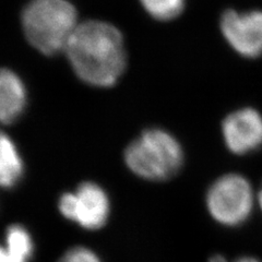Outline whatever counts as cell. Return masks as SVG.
Instances as JSON below:
<instances>
[{
	"instance_id": "8",
	"label": "cell",
	"mask_w": 262,
	"mask_h": 262,
	"mask_svg": "<svg viewBox=\"0 0 262 262\" xmlns=\"http://www.w3.org/2000/svg\"><path fill=\"white\" fill-rule=\"evenodd\" d=\"M28 104L27 88L14 71L4 68L0 75V119L11 125L23 114Z\"/></svg>"
},
{
	"instance_id": "3",
	"label": "cell",
	"mask_w": 262,
	"mask_h": 262,
	"mask_svg": "<svg viewBox=\"0 0 262 262\" xmlns=\"http://www.w3.org/2000/svg\"><path fill=\"white\" fill-rule=\"evenodd\" d=\"M127 167L138 177L164 182L183 167L185 154L177 139L161 128H150L129 143L124 153Z\"/></svg>"
},
{
	"instance_id": "14",
	"label": "cell",
	"mask_w": 262,
	"mask_h": 262,
	"mask_svg": "<svg viewBox=\"0 0 262 262\" xmlns=\"http://www.w3.org/2000/svg\"><path fill=\"white\" fill-rule=\"evenodd\" d=\"M258 201H259V206H260V208L262 210V188H261V190H260L259 195H258Z\"/></svg>"
},
{
	"instance_id": "5",
	"label": "cell",
	"mask_w": 262,
	"mask_h": 262,
	"mask_svg": "<svg viewBox=\"0 0 262 262\" xmlns=\"http://www.w3.org/2000/svg\"><path fill=\"white\" fill-rule=\"evenodd\" d=\"M61 215L86 229H98L108 219L111 204L103 188L92 182L82 183L76 191L64 192L58 201Z\"/></svg>"
},
{
	"instance_id": "4",
	"label": "cell",
	"mask_w": 262,
	"mask_h": 262,
	"mask_svg": "<svg viewBox=\"0 0 262 262\" xmlns=\"http://www.w3.org/2000/svg\"><path fill=\"white\" fill-rule=\"evenodd\" d=\"M206 203L209 213L216 222L225 226H238L251 214L252 188L244 176L226 174L211 185Z\"/></svg>"
},
{
	"instance_id": "13",
	"label": "cell",
	"mask_w": 262,
	"mask_h": 262,
	"mask_svg": "<svg viewBox=\"0 0 262 262\" xmlns=\"http://www.w3.org/2000/svg\"><path fill=\"white\" fill-rule=\"evenodd\" d=\"M210 262H228V261L221 256H214L210 260ZM234 262H260V261L253 257H242L235 260Z\"/></svg>"
},
{
	"instance_id": "7",
	"label": "cell",
	"mask_w": 262,
	"mask_h": 262,
	"mask_svg": "<svg viewBox=\"0 0 262 262\" xmlns=\"http://www.w3.org/2000/svg\"><path fill=\"white\" fill-rule=\"evenodd\" d=\"M222 135L227 149L236 155H245L262 146V116L250 107L237 110L222 122Z\"/></svg>"
},
{
	"instance_id": "1",
	"label": "cell",
	"mask_w": 262,
	"mask_h": 262,
	"mask_svg": "<svg viewBox=\"0 0 262 262\" xmlns=\"http://www.w3.org/2000/svg\"><path fill=\"white\" fill-rule=\"evenodd\" d=\"M63 53L76 76L94 88L114 86L127 67L124 36L102 20L80 22Z\"/></svg>"
},
{
	"instance_id": "2",
	"label": "cell",
	"mask_w": 262,
	"mask_h": 262,
	"mask_svg": "<svg viewBox=\"0 0 262 262\" xmlns=\"http://www.w3.org/2000/svg\"><path fill=\"white\" fill-rule=\"evenodd\" d=\"M79 24L77 8L70 0H30L21 13L24 36L46 56L64 52Z\"/></svg>"
},
{
	"instance_id": "10",
	"label": "cell",
	"mask_w": 262,
	"mask_h": 262,
	"mask_svg": "<svg viewBox=\"0 0 262 262\" xmlns=\"http://www.w3.org/2000/svg\"><path fill=\"white\" fill-rule=\"evenodd\" d=\"M24 173L20 152L10 136L3 133L0 138V183L4 188H13Z\"/></svg>"
},
{
	"instance_id": "11",
	"label": "cell",
	"mask_w": 262,
	"mask_h": 262,
	"mask_svg": "<svg viewBox=\"0 0 262 262\" xmlns=\"http://www.w3.org/2000/svg\"><path fill=\"white\" fill-rule=\"evenodd\" d=\"M144 11L158 21H170L185 10L186 0H139Z\"/></svg>"
},
{
	"instance_id": "6",
	"label": "cell",
	"mask_w": 262,
	"mask_h": 262,
	"mask_svg": "<svg viewBox=\"0 0 262 262\" xmlns=\"http://www.w3.org/2000/svg\"><path fill=\"white\" fill-rule=\"evenodd\" d=\"M220 29L228 45L241 56L257 58L262 55V11L225 10Z\"/></svg>"
},
{
	"instance_id": "12",
	"label": "cell",
	"mask_w": 262,
	"mask_h": 262,
	"mask_svg": "<svg viewBox=\"0 0 262 262\" xmlns=\"http://www.w3.org/2000/svg\"><path fill=\"white\" fill-rule=\"evenodd\" d=\"M58 262H101V260L89 248L75 247L66 252Z\"/></svg>"
},
{
	"instance_id": "9",
	"label": "cell",
	"mask_w": 262,
	"mask_h": 262,
	"mask_svg": "<svg viewBox=\"0 0 262 262\" xmlns=\"http://www.w3.org/2000/svg\"><path fill=\"white\" fill-rule=\"evenodd\" d=\"M33 252L34 243L26 227L14 224L7 228L0 262H30Z\"/></svg>"
}]
</instances>
